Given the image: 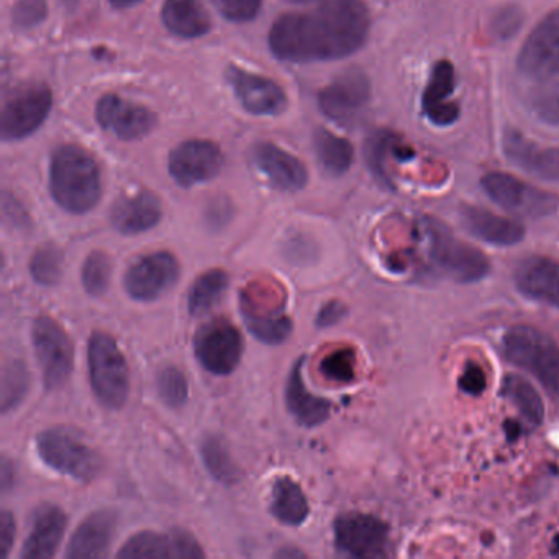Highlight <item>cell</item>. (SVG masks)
<instances>
[{
	"instance_id": "cell-1",
	"label": "cell",
	"mask_w": 559,
	"mask_h": 559,
	"mask_svg": "<svg viewBox=\"0 0 559 559\" xmlns=\"http://www.w3.org/2000/svg\"><path fill=\"white\" fill-rule=\"evenodd\" d=\"M369 27L362 0H316L309 11L274 22L270 48L277 60L289 63L342 60L365 45Z\"/></svg>"
},
{
	"instance_id": "cell-2",
	"label": "cell",
	"mask_w": 559,
	"mask_h": 559,
	"mask_svg": "<svg viewBox=\"0 0 559 559\" xmlns=\"http://www.w3.org/2000/svg\"><path fill=\"white\" fill-rule=\"evenodd\" d=\"M50 192L70 214H87L103 198V179L96 159L78 145L55 150L50 162Z\"/></svg>"
},
{
	"instance_id": "cell-3",
	"label": "cell",
	"mask_w": 559,
	"mask_h": 559,
	"mask_svg": "<svg viewBox=\"0 0 559 559\" xmlns=\"http://www.w3.org/2000/svg\"><path fill=\"white\" fill-rule=\"evenodd\" d=\"M424 235L428 260L448 280L476 283L489 274L490 263L486 254L454 237L441 222L427 218L424 222Z\"/></svg>"
},
{
	"instance_id": "cell-4",
	"label": "cell",
	"mask_w": 559,
	"mask_h": 559,
	"mask_svg": "<svg viewBox=\"0 0 559 559\" xmlns=\"http://www.w3.org/2000/svg\"><path fill=\"white\" fill-rule=\"evenodd\" d=\"M503 355L538 379L546 391L559 395V346L551 336L535 326H512L503 336Z\"/></svg>"
},
{
	"instance_id": "cell-5",
	"label": "cell",
	"mask_w": 559,
	"mask_h": 559,
	"mask_svg": "<svg viewBox=\"0 0 559 559\" xmlns=\"http://www.w3.org/2000/svg\"><path fill=\"white\" fill-rule=\"evenodd\" d=\"M91 388L107 408H122L129 401L130 371L122 349L107 333L96 332L87 348Z\"/></svg>"
},
{
	"instance_id": "cell-6",
	"label": "cell",
	"mask_w": 559,
	"mask_h": 559,
	"mask_svg": "<svg viewBox=\"0 0 559 559\" xmlns=\"http://www.w3.org/2000/svg\"><path fill=\"white\" fill-rule=\"evenodd\" d=\"M38 456L47 466L81 483H91L99 476L103 460L68 428H50L37 437Z\"/></svg>"
},
{
	"instance_id": "cell-7",
	"label": "cell",
	"mask_w": 559,
	"mask_h": 559,
	"mask_svg": "<svg viewBox=\"0 0 559 559\" xmlns=\"http://www.w3.org/2000/svg\"><path fill=\"white\" fill-rule=\"evenodd\" d=\"M35 355L48 391L63 388L74 368V346L63 326L50 317H38L32 329Z\"/></svg>"
},
{
	"instance_id": "cell-8",
	"label": "cell",
	"mask_w": 559,
	"mask_h": 559,
	"mask_svg": "<svg viewBox=\"0 0 559 559\" xmlns=\"http://www.w3.org/2000/svg\"><path fill=\"white\" fill-rule=\"evenodd\" d=\"M53 107V94L44 84H32L9 94L0 117L5 142L27 139L44 126Z\"/></svg>"
},
{
	"instance_id": "cell-9",
	"label": "cell",
	"mask_w": 559,
	"mask_h": 559,
	"mask_svg": "<svg viewBox=\"0 0 559 559\" xmlns=\"http://www.w3.org/2000/svg\"><path fill=\"white\" fill-rule=\"evenodd\" d=\"M519 73L535 83L559 78V9L549 12L523 41L516 58Z\"/></svg>"
},
{
	"instance_id": "cell-10",
	"label": "cell",
	"mask_w": 559,
	"mask_h": 559,
	"mask_svg": "<svg viewBox=\"0 0 559 559\" xmlns=\"http://www.w3.org/2000/svg\"><path fill=\"white\" fill-rule=\"evenodd\" d=\"M195 358L212 374L228 376L240 365L243 356V338L234 323L215 319L195 333Z\"/></svg>"
},
{
	"instance_id": "cell-11",
	"label": "cell",
	"mask_w": 559,
	"mask_h": 559,
	"mask_svg": "<svg viewBox=\"0 0 559 559\" xmlns=\"http://www.w3.org/2000/svg\"><path fill=\"white\" fill-rule=\"evenodd\" d=\"M369 99L371 84L368 76L358 68H352L320 91L319 107L326 119L340 126H348L358 119Z\"/></svg>"
},
{
	"instance_id": "cell-12",
	"label": "cell",
	"mask_w": 559,
	"mask_h": 559,
	"mask_svg": "<svg viewBox=\"0 0 559 559\" xmlns=\"http://www.w3.org/2000/svg\"><path fill=\"white\" fill-rule=\"evenodd\" d=\"M483 189L490 201L513 214L542 217L556 209L555 195L532 188L507 173H489L484 176Z\"/></svg>"
},
{
	"instance_id": "cell-13",
	"label": "cell",
	"mask_w": 559,
	"mask_h": 559,
	"mask_svg": "<svg viewBox=\"0 0 559 559\" xmlns=\"http://www.w3.org/2000/svg\"><path fill=\"white\" fill-rule=\"evenodd\" d=\"M179 273L178 260L168 251H158L135 261L123 277V286L132 299L152 302L178 283Z\"/></svg>"
},
{
	"instance_id": "cell-14",
	"label": "cell",
	"mask_w": 559,
	"mask_h": 559,
	"mask_svg": "<svg viewBox=\"0 0 559 559\" xmlns=\"http://www.w3.org/2000/svg\"><path fill=\"white\" fill-rule=\"evenodd\" d=\"M335 543L353 558H379L388 552V525L368 513H345L336 519Z\"/></svg>"
},
{
	"instance_id": "cell-15",
	"label": "cell",
	"mask_w": 559,
	"mask_h": 559,
	"mask_svg": "<svg viewBox=\"0 0 559 559\" xmlns=\"http://www.w3.org/2000/svg\"><path fill=\"white\" fill-rule=\"evenodd\" d=\"M222 166V150L209 140H189L169 153V175L181 188L211 181L221 173Z\"/></svg>"
},
{
	"instance_id": "cell-16",
	"label": "cell",
	"mask_w": 559,
	"mask_h": 559,
	"mask_svg": "<svg viewBox=\"0 0 559 559\" xmlns=\"http://www.w3.org/2000/svg\"><path fill=\"white\" fill-rule=\"evenodd\" d=\"M96 119L106 132L123 142L143 139L156 126V116L146 107L127 103L116 94H106L97 103Z\"/></svg>"
},
{
	"instance_id": "cell-17",
	"label": "cell",
	"mask_w": 559,
	"mask_h": 559,
	"mask_svg": "<svg viewBox=\"0 0 559 559\" xmlns=\"http://www.w3.org/2000/svg\"><path fill=\"white\" fill-rule=\"evenodd\" d=\"M225 78L247 112L274 117L287 109L286 94L274 81L248 73L238 67L228 68Z\"/></svg>"
},
{
	"instance_id": "cell-18",
	"label": "cell",
	"mask_w": 559,
	"mask_h": 559,
	"mask_svg": "<svg viewBox=\"0 0 559 559\" xmlns=\"http://www.w3.org/2000/svg\"><path fill=\"white\" fill-rule=\"evenodd\" d=\"M201 545L191 533L175 530L163 533L142 532L132 536L119 551V558H204Z\"/></svg>"
},
{
	"instance_id": "cell-19",
	"label": "cell",
	"mask_w": 559,
	"mask_h": 559,
	"mask_svg": "<svg viewBox=\"0 0 559 559\" xmlns=\"http://www.w3.org/2000/svg\"><path fill=\"white\" fill-rule=\"evenodd\" d=\"M513 281L523 296L559 309V261L526 257L516 264Z\"/></svg>"
},
{
	"instance_id": "cell-20",
	"label": "cell",
	"mask_w": 559,
	"mask_h": 559,
	"mask_svg": "<svg viewBox=\"0 0 559 559\" xmlns=\"http://www.w3.org/2000/svg\"><path fill=\"white\" fill-rule=\"evenodd\" d=\"M503 153L516 168L543 181L559 179V148H543L519 130L503 133Z\"/></svg>"
},
{
	"instance_id": "cell-21",
	"label": "cell",
	"mask_w": 559,
	"mask_h": 559,
	"mask_svg": "<svg viewBox=\"0 0 559 559\" xmlns=\"http://www.w3.org/2000/svg\"><path fill=\"white\" fill-rule=\"evenodd\" d=\"M251 158L267 181L281 191H300L309 181L306 166L274 143H258L251 152Z\"/></svg>"
},
{
	"instance_id": "cell-22",
	"label": "cell",
	"mask_w": 559,
	"mask_h": 559,
	"mask_svg": "<svg viewBox=\"0 0 559 559\" xmlns=\"http://www.w3.org/2000/svg\"><path fill=\"white\" fill-rule=\"evenodd\" d=\"M117 515L112 510L91 513L68 543V559H99L109 555L116 535Z\"/></svg>"
},
{
	"instance_id": "cell-23",
	"label": "cell",
	"mask_w": 559,
	"mask_h": 559,
	"mask_svg": "<svg viewBox=\"0 0 559 559\" xmlns=\"http://www.w3.org/2000/svg\"><path fill=\"white\" fill-rule=\"evenodd\" d=\"M162 202L153 192L140 191L123 195L110 211L114 228L123 235H140L152 230L162 221Z\"/></svg>"
},
{
	"instance_id": "cell-24",
	"label": "cell",
	"mask_w": 559,
	"mask_h": 559,
	"mask_svg": "<svg viewBox=\"0 0 559 559\" xmlns=\"http://www.w3.org/2000/svg\"><path fill=\"white\" fill-rule=\"evenodd\" d=\"M68 519L57 506H41L32 519L31 535L25 539L22 558L48 559L57 555L67 532Z\"/></svg>"
},
{
	"instance_id": "cell-25",
	"label": "cell",
	"mask_w": 559,
	"mask_h": 559,
	"mask_svg": "<svg viewBox=\"0 0 559 559\" xmlns=\"http://www.w3.org/2000/svg\"><path fill=\"white\" fill-rule=\"evenodd\" d=\"M461 222L473 237L496 247H513L525 237V228L520 222L473 205L463 207Z\"/></svg>"
},
{
	"instance_id": "cell-26",
	"label": "cell",
	"mask_w": 559,
	"mask_h": 559,
	"mask_svg": "<svg viewBox=\"0 0 559 559\" xmlns=\"http://www.w3.org/2000/svg\"><path fill=\"white\" fill-rule=\"evenodd\" d=\"M306 356L297 359L290 369L286 385V405L294 418L304 427H317L330 417L332 404L326 399L312 394L304 381Z\"/></svg>"
},
{
	"instance_id": "cell-27",
	"label": "cell",
	"mask_w": 559,
	"mask_h": 559,
	"mask_svg": "<svg viewBox=\"0 0 559 559\" xmlns=\"http://www.w3.org/2000/svg\"><path fill=\"white\" fill-rule=\"evenodd\" d=\"M454 91V68L450 61L441 60L431 70L427 90L424 94V110L431 123L448 127L456 122L460 107L451 103Z\"/></svg>"
},
{
	"instance_id": "cell-28",
	"label": "cell",
	"mask_w": 559,
	"mask_h": 559,
	"mask_svg": "<svg viewBox=\"0 0 559 559\" xmlns=\"http://www.w3.org/2000/svg\"><path fill=\"white\" fill-rule=\"evenodd\" d=\"M162 19L173 35L186 40L204 37L212 27L211 17L201 0H166Z\"/></svg>"
},
{
	"instance_id": "cell-29",
	"label": "cell",
	"mask_w": 559,
	"mask_h": 559,
	"mask_svg": "<svg viewBox=\"0 0 559 559\" xmlns=\"http://www.w3.org/2000/svg\"><path fill=\"white\" fill-rule=\"evenodd\" d=\"M271 512L284 525H302L309 516V502L299 484L290 477L274 483L271 493Z\"/></svg>"
},
{
	"instance_id": "cell-30",
	"label": "cell",
	"mask_w": 559,
	"mask_h": 559,
	"mask_svg": "<svg viewBox=\"0 0 559 559\" xmlns=\"http://www.w3.org/2000/svg\"><path fill=\"white\" fill-rule=\"evenodd\" d=\"M313 148L320 165L330 175L342 176L352 168L355 150L348 140L329 130L319 129L313 135Z\"/></svg>"
},
{
	"instance_id": "cell-31",
	"label": "cell",
	"mask_w": 559,
	"mask_h": 559,
	"mask_svg": "<svg viewBox=\"0 0 559 559\" xmlns=\"http://www.w3.org/2000/svg\"><path fill=\"white\" fill-rule=\"evenodd\" d=\"M228 289V274L212 270L202 274L189 290L188 307L191 316L202 317L221 304Z\"/></svg>"
},
{
	"instance_id": "cell-32",
	"label": "cell",
	"mask_w": 559,
	"mask_h": 559,
	"mask_svg": "<svg viewBox=\"0 0 559 559\" xmlns=\"http://www.w3.org/2000/svg\"><path fill=\"white\" fill-rule=\"evenodd\" d=\"M502 395L509 399L528 424L539 425L545 418V407L536 389L526 379L510 374L503 379Z\"/></svg>"
},
{
	"instance_id": "cell-33",
	"label": "cell",
	"mask_w": 559,
	"mask_h": 559,
	"mask_svg": "<svg viewBox=\"0 0 559 559\" xmlns=\"http://www.w3.org/2000/svg\"><path fill=\"white\" fill-rule=\"evenodd\" d=\"M389 153H392V155L399 159H405L412 156L411 150L401 146L399 140L389 132H376L374 135H371V139L366 142V163H368L372 175H374L379 181L388 186L391 185V182H389L388 173H385V159H388Z\"/></svg>"
},
{
	"instance_id": "cell-34",
	"label": "cell",
	"mask_w": 559,
	"mask_h": 559,
	"mask_svg": "<svg viewBox=\"0 0 559 559\" xmlns=\"http://www.w3.org/2000/svg\"><path fill=\"white\" fill-rule=\"evenodd\" d=\"M32 376L27 365L24 361H9L2 371V414L15 411L27 397L31 391Z\"/></svg>"
},
{
	"instance_id": "cell-35",
	"label": "cell",
	"mask_w": 559,
	"mask_h": 559,
	"mask_svg": "<svg viewBox=\"0 0 559 559\" xmlns=\"http://www.w3.org/2000/svg\"><path fill=\"white\" fill-rule=\"evenodd\" d=\"M202 460L209 473L224 484H235L240 480V471L237 464L231 460L225 444L218 438L207 437L202 441L201 447Z\"/></svg>"
},
{
	"instance_id": "cell-36",
	"label": "cell",
	"mask_w": 559,
	"mask_h": 559,
	"mask_svg": "<svg viewBox=\"0 0 559 559\" xmlns=\"http://www.w3.org/2000/svg\"><path fill=\"white\" fill-rule=\"evenodd\" d=\"M31 274L40 286H58L63 277V251L55 243L41 245L32 257Z\"/></svg>"
},
{
	"instance_id": "cell-37",
	"label": "cell",
	"mask_w": 559,
	"mask_h": 559,
	"mask_svg": "<svg viewBox=\"0 0 559 559\" xmlns=\"http://www.w3.org/2000/svg\"><path fill=\"white\" fill-rule=\"evenodd\" d=\"M243 317L250 332L267 345L286 342L293 332V322L286 316H254L250 310L243 309Z\"/></svg>"
},
{
	"instance_id": "cell-38",
	"label": "cell",
	"mask_w": 559,
	"mask_h": 559,
	"mask_svg": "<svg viewBox=\"0 0 559 559\" xmlns=\"http://www.w3.org/2000/svg\"><path fill=\"white\" fill-rule=\"evenodd\" d=\"M112 280V261L103 251H94L86 258L81 271V281L90 296L100 297L109 290Z\"/></svg>"
},
{
	"instance_id": "cell-39",
	"label": "cell",
	"mask_w": 559,
	"mask_h": 559,
	"mask_svg": "<svg viewBox=\"0 0 559 559\" xmlns=\"http://www.w3.org/2000/svg\"><path fill=\"white\" fill-rule=\"evenodd\" d=\"M530 96V109L539 122L559 127V81L539 83Z\"/></svg>"
},
{
	"instance_id": "cell-40",
	"label": "cell",
	"mask_w": 559,
	"mask_h": 559,
	"mask_svg": "<svg viewBox=\"0 0 559 559\" xmlns=\"http://www.w3.org/2000/svg\"><path fill=\"white\" fill-rule=\"evenodd\" d=\"M158 394L168 407H182L189 397V382L185 372L176 366H166L159 371Z\"/></svg>"
},
{
	"instance_id": "cell-41",
	"label": "cell",
	"mask_w": 559,
	"mask_h": 559,
	"mask_svg": "<svg viewBox=\"0 0 559 559\" xmlns=\"http://www.w3.org/2000/svg\"><path fill=\"white\" fill-rule=\"evenodd\" d=\"M320 371L329 381L348 384L356 376V356L353 349L343 348L329 353L320 365Z\"/></svg>"
},
{
	"instance_id": "cell-42",
	"label": "cell",
	"mask_w": 559,
	"mask_h": 559,
	"mask_svg": "<svg viewBox=\"0 0 559 559\" xmlns=\"http://www.w3.org/2000/svg\"><path fill=\"white\" fill-rule=\"evenodd\" d=\"M47 14V0H19L12 11V22L21 31H31L38 27Z\"/></svg>"
},
{
	"instance_id": "cell-43",
	"label": "cell",
	"mask_w": 559,
	"mask_h": 559,
	"mask_svg": "<svg viewBox=\"0 0 559 559\" xmlns=\"http://www.w3.org/2000/svg\"><path fill=\"white\" fill-rule=\"evenodd\" d=\"M525 15L522 9L516 5H503L502 9L496 12L492 21V32L500 40H509L516 35V32L522 28Z\"/></svg>"
},
{
	"instance_id": "cell-44",
	"label": "cell",
	"mask_w": 559,
	"mask_h": 559,
	"mask_svg": "<svg viewBox=\"0 0 559 559\" xmlns=\"http://www.w3.org/2000/svg\"><path fill=\"white\" fill-rule=\"evenodd\" d=\"M214 4L231 22L253 21L261 9V0H214Z\"/></svg>"
},
{
	"instance_id": "cell-45",
	"label": "cell",
	"mask_w": 559,
	"mask_h": 559,
	"mask_svg": "<svg viewBox=\"0 0 559 559\" xmlns=\"http://www.w3.org/2000/svg\"><path fill=\"white\" fill-rule=\"evenodd\" d=\"M487 376L477 362H467L460 376V389L467 395H479L486 391Z\"/></svg>"
},
{
	"instance_id": "cell-46",
	"label": "cell",
	"mask_w": 559,
	"mask_h": 559,
	"mask_svg": "<svg viewBox=\"0 0 559 559\" xmlns=\"http://www.w3.org/2000/svg\"><path fill=\"white\" fill-rule=\"evenodd\" d=\"M346 312H348V309H346L345 304L340 302V300H330V302H326L325 306L319 310L316 325L319 326V329H329V326L342 322V320L345 319Z\"/></svg>"
},
{
	"instance_id": "cell-47",
	"label": "cell",
	"mask_w": 559,
	"mask_h": 559,
	"mask_svg": "<svg viewBox=\"0 0 559 559\" xmlns=\"http://www.w3.org/2000/svg\"><path fill=\"white\" fill-rule=\"evenodd\" d=\"M231 214H234V209H231L230 202L221 198L209 204L205 221H207L211 228H222L230 221Z\"/></svg>"
},
{
	"instance_id": "cell-48",
	"label": "cell",
	"mask_w": 559,
	"mask_h": 559,
	"mask_svg": "<svg viewBox=\"0 0 559 559\" xmlns=\"http://www.w3.org/2000/svg\"><path fill=\"white\" fill-rule=\"evenodd\" d=\"M15 539V519L9 510L0 513V552L8 558L14 546Z\"/></svg>"
},
{
	"instance_id": "cell-49",
	"label": "cell",
	"mask_w": 559,
	"mask_h": 559,
	"mask_svg": "<svg viewBox=\"0 0 559 559\" xmlns=\"http://www.w3.org/2000/svg\"><path fill=\"white\" fill-rule=\"evenodd\" d=\"M4 217L5 221L11 222L14 227L27 228L31 224L27 212L15 201V198H11L9 194H4Z\"/></svg>"
},
{
	"instance_id": "cell-50",
	"label": "cell",
	"mask_w": 559,
	"mask_h": 559,
	"mask_svg": "<svg viewBox=\"0 0 559 559\" xmlns=\"http://www.w3.org/2000/svg\"><path fill=\"white\" fill-rule=\"evenodd\" d=\"M14 464L9 461V457L4 456V460H2V469H0V480H2V490H4V492H8V490L14 486Z\"/></svg>"
},
{
	"instance_id": "cell-51",
	"label": "cell",
	"mask_w": 559,
	"mask_h": 559,
	"mask_svg": "<svg viewBox=\"0 0 559 559\" xmlns=\"http://www.w3.org/2000/svg\"><path fill=\"white\" fill-rule=\"evenodd\" d=\"M109 2L116 9H130L133 5H139L142 0H109Z\"/></svg>"
},
{
	"instance_id": "cell-52",
	"label": "cell",
	"mask_w": 559,
	"mask_h": 559,
	"mask_svg": "<svg viewBox=\"0 0 559 559\" xmlns=\"http://www.w3.org/2000/svg\"><path fill=\"white\" fill-rule=\"evenodd\" d=\"M276 556H280V558H294V556H297V558H304V552L299 551V549H281L280 552H277Z\"/></svg>"
},
{
	"instance_id": "cell-53",
	"label": "cell",
	"mask_w": 559,
	"mask_h": 559,
	"mask_svg": "<svg viewBox=\"0 0 559 559\" xmlns=\"http://www.w3.org/2000/svg\"><path fill=\"white\" fill-rule=\"evenodd\" d=\"M552 555L559 556V536L555 539V543H552Z\"/></svg>"
},
{
	"instance_id": "cell-54",
	"label": "cell",
	"mask_w": 559,
	"mask_h": 559,
	"mask_svg": "<svg viewBox=\"0 0 559 559\" xmlns=\"http://www.w3.org/2000/svg\"><path fill=\"white\" fill-rule=\"evenodd\" d=\"M290 4H309V2H316V0H287Z\"/></svg>"
}]
</instances>
